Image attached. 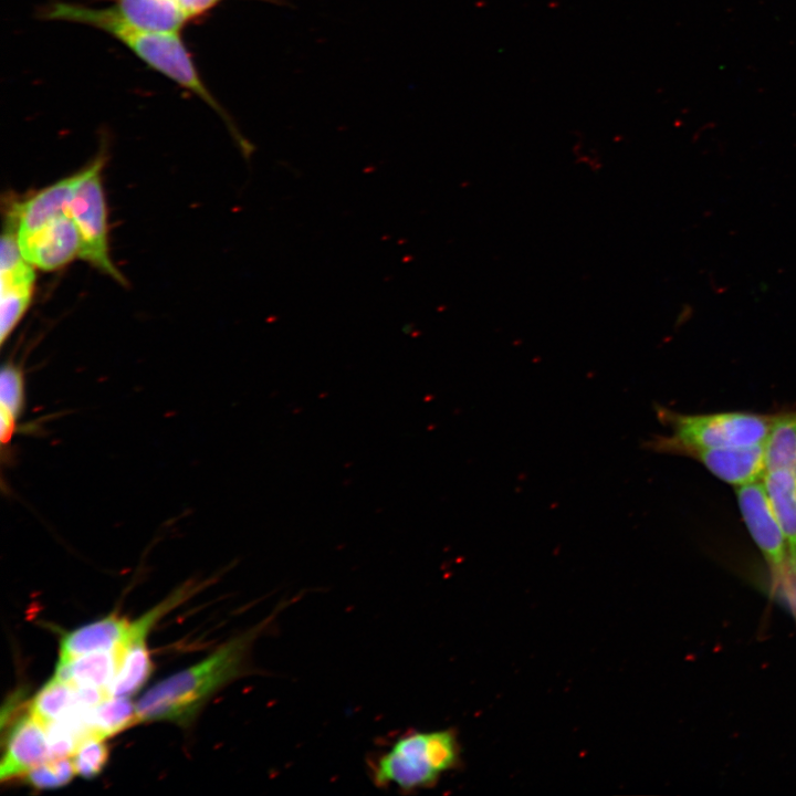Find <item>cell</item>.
<instances>
[{
  "instance_id": "obj_1",
  "label": "cell",
  "mask_w": 796,
  "mask_h": 796,
  "mask_svg": "<svg viewBox=\"0 0 796 796\" xmlns=\"http://www.w3.org/2000/svg\"><path fill=\"white\" fill-rule=\"evenodd\" d=\"M40 17L44 20L88 25L109 34L129 49L148 67L203 101L222 118L242 151L248 156L252 151L251 144L243 138L231 116L205 84L180 33L156 32L137 28L126 21L113 6L93 8L81 3L52 1L41 9Z\"/></svg>"
},
{
  "instance_id": "obj_2",
  "label": "cell",
  "mask_w": 796,
  "mask_h": 796,
  "mask_svg": "<svg viewBox=\"0 0 796 796\" xmlns=\"http://www.w3.org/2000/svg\"><path fill=\"white\" fill-rule=\"evenodd\" d=\"M269 618L228 640L206 659L151 687L136 703L139 722L190 723L214 692L238 678L245 669L249 651L268 627Z\"/></svg>"
},
{
  "instance_id": "obj_3",
  "label": "cell",
  "mask_w": 796,
  "mask_h": 796,
  "mask_svg": "<svg viewBox=\"0 0 796 796\" xmlns=\"http://www.w3.org/2000/svg\"><path fill=\"white\" fill-rule=\"evenodd\" d=\"M459 761L460 746L452 730L412 731L371 761L370 777L377 787L415 793L434 786Z\"/></svg>"
},
{
  "instance_id": "obj_4",
  "label": "cell",
  "mask_w": 796,
  "mask_h": 796,
  "mask_svg": "<svg viewBox=\"0 0 796 796\" xmlns=\"http://www.w3.org/2000/svg\"><path fill=\"white\" fill-rule=\"evenodd\" d=\"M670 436H656L646 447L657 452L684 454L692 449L744 447L764 443L776 416L745 411L685 415L657 408Z\"/></svg>"
},
{
  "instance_id": "obj_5",
  "label": "cell",
  "mask_w": 796,
  "mask_h": 796,
  "mask_svg": "<svg viewBox=\"0 0 796 796\" xmlns=\"http://www.w3.org/2000/svg\"><path fill=\"white\" fill-rule=\"evenodd\" d=\"M105 158L98 156L83 169L67 203V213L80 233L78 256L121 284H126L109 255L107 210L101 178Z\"/></svg>"
},
{
  "instance_id": "obj_6",
  "label": "cell",
  "mask_w": 796,
  "mask_h": 796,
  "mask_svg": "<svg viewBox=\"0 0 796 796\" xmlns=\"http://www.w3.org/2000/svg\"><path fill=\"white\" fill-rule=\"evenodd\" d=\"M736 498L744 523L773 576L778 582L786 580L792 575L787 544L763 479L737 486Z\"/></svg>"
},
{
  "instance_id": "obj_7",
  "label": "cell",
  "mask_w": 796,
  "mask_h": 796,
  "mask_svg": "<svg viewBox=\"0 0 796 796\" xmlns=\"http://www.w3.org/2000/svg\"><path fill=\"white\" fill-rule=\"evenodd\" d=\"M18 242L25 260L45 271L67 264L81 251L80 233L67 208L35 233Z\"/></svg>"
},
{
  "instance_id": "obj_8",
  "label": "cell",
  "mask_w": 796,
  "mask_h": 796,
  "mask_svg": "<svg viewBox=\"0 0 796 796\" xmlns=\"http://www.w3.org/2000/svg\"><path fill=\"white\" fill-rule=\"evenodd\" d=\"M683 455L700 461L713 475L735 486L762 480L766 472L764 443L692 449Z\"/></svg>"
},
{
  "instance_id": "obj_9",
  "label": "cell",
  "mask_w": 796,
  "mask_h": 796,
  "mask_svg": "<svg viewBox=\"0 0 796 796\" xmlns=\"http://www.w3.org/2000/svg\"><path fill=\"white\" fill-rule=\"evenodd\" d=\"M45 726L30 712L12 726L0 765L1 781L24 776L30 769L50 760Z\"/></svg>"
},
{
  "instance_id": "obj_10",
  "label": "cell",
  "mask_w": 796,
  "mask_h": 796,
  "mask_svg": "<svg viewBox=\"0 0 796 796\" xmlns=\"http://www.w3.org/2000/svg\"><path fill=\"white\" fill-rule=\"evenodd\" d=\"M82 175L83 170L61 179L27 200L12 206L8 216L14 222L18 240L32 235L52 219L66 211L67 203Z\"/></svg>"
},
{
  "instance_id": "obj_11",
  "label": "cell",
  "mask_w": 796,
  "mask_h": 796,
  "mask_svg": "<svg viewBox=\"0 0 796 796\" xmlns=\"http://www.w3.org/2000/svg\"><path fill=\"white\" fill-rule=\"evenodd\" d=\"M132 622L117 615L80 627L61 641L60 660H70L86 653L113 651L122 648L130 635Z\"/></svg>"
},
{
  "instance_id": "obj_12",
  "label": "cell",
  "mask_w": 796,
  "mask_h": 796,
  "mask_svg": "<svg viewBox=\"0 0 796 796\" xmlns=\"http://www.w3.org/2000/svg\"><path fill=\"white\" fill-rule=\"evenodd\" d=\"M119 662L118 649L86 653L65 661L59 660L55 677L75 688H93L108 694Z\"/></svg>"
},
{
  "instance_id": "obj_13",
  "label": "cell",
  "mask_w": 796,
  "mask_h": 796,
  "mask_svg": "<svg viewBox=\"0 0 796 796\" xmlns=\"http://www.w3.org/2000/svg\"><path fill=\"white\" fill-rule=\"evenodd\" d=\"M763 482L786 540L790 573L796 577V471H766Z\"/></svg>"
},
{
  "instance_id": "obj_14",
  "label": "cell",
  "mask_w": 796,
  "mask_h": 796,
  "mask_svg": "<svg viewBox=\"0 0 796 796\" xmlns=\"http://www.w3.org/2000/svg\"><path fill=\"white\" fill-rule=\"evenodd\" d=\"M118 650L121 662L108 694L129 698L147 682L153 663L145 639L130 640Z\"/></svg>"
},
{
  "instance_id": "obj_15",
  "label": "cell",
  "mask_w": 796,
  "mask_h": 796,
  "mask_svg": "<svg viewBox=\"0 0 796 796\" xmlns=\"http://www.w3.org/2000/svg\"><path fill=\"white\" fill-rule=\"evenodd\" d=\"M24 408V373L20 366L7 362L2 365L0 373V439L2 446L10 444Z\"/></svg>"
},
{
  "instance_id": "obj_16",
  "label": "cell",
  "mask_w": 796,
  "mask_h": 796,
  "mask_svg": "<svg viewBox=\"0 0 796 796\" xmlns=\"http://www.w3.org/2000/svg\"><path fill=\"white\" fill-rule=\"evenodd\" d=\"M136 723V704L127 696L109 695L88 712L91 736L100 739L113 736Z\"/></svg>"
},
{
  "instance_id": "obj_17",
  "label": "cell",
  "mask_w": 796,
  "mask_h": 796,
  "mask_svg": "<svg viewBox=\"0 0 796 796\" xmlns=\"http://www.w3.org/2000/svg\"><path fill=\"white\" fill-rule=\"evenodd\" d=\"M764 447L766 471H796V410L776 416Z\"/></svg>"
},
{
  "instance_id": "obj_18",
  "label": "cell",
  "mask_w": 796,
  "mask_h": 796,
  "mask_svg": "<svg viewBox=\"0 0 796 796\" xmlns=\"http://www.w3.org/2000/svg\"><path fill=\"white\" fill-rule=\"evenodd\" d=\"M75 704V687L54 675L36 693L30 713L45 727L62 719Z\"/></svg>"
},
{
  "instance_id": "obj_19",
  "label": "cell",
  "mask_w": 796,
  "mask_h": 796,
  "mask_svg": "<svg viewBox=\"0 0 796 796\" xmlns=\"http://www.w3.org/2000/svg\"><path fill=\"white\" fill-rule=\"evenodd\" d=\"M170 28L180 32L187 24L201 19L226 0H157ZM273 4H285V0H259Z\"/></svg>"
},
{
  "instance_id": "obj_20",
  "label": "cell",
  "mask_w": 796,
  "mask_h": 796,
  "mask_svg": "<svg viewBox=\"0 0 796 796\" xmlns=\"http://www.w3.org/2000/svg\"><path fill=\"white\" fill-rule=\"evenodd\" d=\"M76 774L73 760L69 757L50 758L30 769L24 776L29 785L39 789L62 787Z\"/></svg>"
},
{
  "instance_id": "obj_21",
  "label": "cell",
  "mask_w": 796,
  "mask_h": 796,
  "mask_svg": "<svg viewBox=\"0 0 796 796\" xmlns=\"http://www.w3.org/2000/svg\"><path fill=\"white\" fill-rule=\"evenodd\" d=\"M107 758L105 739L90 736L78 743L72 760L76 774L83 778H93L103 771Z\"/></svg>"
}]
</instances>
